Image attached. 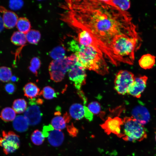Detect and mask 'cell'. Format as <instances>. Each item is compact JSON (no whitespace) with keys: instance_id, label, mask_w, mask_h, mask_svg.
Returning <instances> with one entry per match:
<instances>
[{"instance_id":"obj_4","label":"cell","mask_w":156,"mask_h":156,"mask_svg":"<svg viewBox=\"0 0 156 156\" xmlns=\"http://www.w3.org/2000/svg\"><path fill=\"white\" fill-rule=\"evenodd\" d=\"M77 61V57L74 54L69 56H65L61 59L51 61L49 67L51 79L56 82L62 81L66 73Z\"/></svg>"},{"instance_id":"obj_33","label":"cell","mask_w":156,"mask_h":156,"mask_svg":"<svg viewBox=\"0 0 156 156\" xmlns=\"http://www.w3.org/2000/svg\"><path fill=\"white\" fill-rule=\"evenodd\" d=\"M6 91L9 94H12L16 90V87L15 85L11 83L6 84L5 86Z\"/></svg>"},{"instance_id":"obj_11","label":"cell","mask_w":156,"mask_h":156,"mask_svg":"<svg viewBox=\"0 0 156 156\" xmlns=\"http://www.w3.org/2000/svg\"><path fill=\"white\" fill-rule=\"evenodd\" d=\"M0 12L3 14L2 18L5 28L11 29L16 25L18 18L15 12L1 6H0Z\"/></svg>"},{"instance_id":"obj_16","label":"cell","mask_w":156,"mask_h":156,"mask_svg":"<svg viewBox=\"0 0 156 156\" xmlns=\"http://www.w3.org/2000/svg\"><path fill=\"white\" fill-rule=\"evenodd\" d=\"M24 95L30 99L39 95L40 89L34 83L29 82L26 84L23 88Z\"/></svg>"},{"instance_id":"obj_38","label":"cell","mask_w":156,"mask_h":156,"mask_svg":"<svg viewBox=\"0 0 156 156\" xmlns=\"http://www.w3.org/2000/svg\"><path fill=\"white\" fill-rule=\"evenodd\" d=\"M10 80L12 82H15L18 80L19 78L17 77L14 75L11 77Z\"/></svg>"},{"instance_id":"obj_1","label":"cell","mask_w":156,"mask_h":156,"mask_svg":"<svg viewBox=\"0 0 156 156\" xmlns=\"http://www.w3.org/2000/svg\"><path fill=\"white\" fill-rule=\"evenodd\" d=\"M68 3L69 22L79 31L88 32L109 61L115 41L121 36L137 30L129 12L107 0L69 1Z\"/></svg>"},{"instance_id":"obj_37","label":"cell","mask_w":156,"mask_h":156,"mask_svg":"<svg viewBox=\"0 0 156 156\" xmlns=\"http://www.w3.org/2000/svg\"><path fill=\"white\" fill-rule=\"evenodd\" d=\"M4 27L2 18L0 16V32L3 30Z\"/></svg>"},{"instance_id":"obj_8","label":"cell","mask_w":156,"mask_h":156,"mask_svg":"<svg viewBox=\"0 0 156 156\" xmlns=\"http://www.w3.org/2000/svg\"><path fill=\"white\" fill-rule=\"evenodd\" d=\"M148 79L145 75L135 77L134 81L128 88L127 93L134 97L140 98L146 87Z\"/></svg>"},{"instance_id":"obj_13","label":"cell","mask_w":156,"mask_h":156,"mask_svg":"<svg viewBox=\"0 0 156 156\" xmlns=\"http://www.w3.org/2000/svg\"><path fill=\"white\" fill-rule=\"evenodd\" d=\"M47 137L50 144L55 147L61 145L64 139V134L61 130L54 129L49 131Z\"/></svg>"},{"instance_id":"obj_35","label":"cell","mask_w":156,"mask_h":156,"mask_svg":"<svg viewBox=\"0 0 156 156\" xmlns=\"http://www.w3.org/2000/svg\"><path fill=\"white\" fill-rule=\"evenodd\" d=\"M84 107L85 118L89 121H91L93 119V114L90 111L87 107L84 105Z\"/></svg>"},{"instance_id":"obj_29","label":"cell","mask_w":156,"mask_h":156,"mask_svg":"<svg viewBox=\"0 0 156 156\" xmlns=\"http://www.w3.org/2000/svg\"><path fill=\"white\" fill-rule=\"evenodd\" d=\"M12 71L10 68L5 66L0 67V80L3 82L9 81L12 77Z\"/></svg>"},{"instance_id":"obj_15","label":"cell","mask_w":156,"mask_h":156,"mask_svg":"<svg viewBox=\"0 0 156 156\" xmlns=\"http://www.w3.org/2000/svg\"><path fill=\"white\" fill-rule=\"evenodd\" d=\"M156 57L150 54L147 53L142 55L138 62L140 66L144 69L152 68L155 64Z\"/></svg>"},{"instance_id":"obj_31","label":"cell","mask_w":156,"mask_h":156,"mask_svg":"<svg viewBox=\"0 0 156 156\" xmlns=\"http://www.w3.org/2000/svg\"><path fill=\"white\" fill-rule=\"evenodd\" d=\"M30 64V66L29 67V70L37 71L40 67L41 62L39 58L35 57L31 59Z\"/></svg>"},{"instance_id":"obj_2","label":"cell","mask_w":156,"mask_h":156,"mask_svg":"<svg viewBox=\"0 0 156 156\" xmlns=\"http://www.w3.org/2000/svg\"><path fill=\"white\" fill-rule=\"evenodd\" d=\"M69 49L74 53L77 61L85 69L101 74L108 72L107 64L103 54L94 47L80 44L75 40L69 42Z\"/></svg>"},{"instance_id":"obj_21","label":"cell","mask_w":156,"mask_h":156,"mask_svg":"<svg viewBox=\"0 0 156 156\" xmlns=\"http://www.w3.org/2000/svg\"><path fill=\"white\" fill-rule=\"evenodd\" d=\"M16 113L13 109L10 107H6L1 111L0 117L2 120L5 122L12 121L16 118Z\"/></svg>"},{"instance_id":"obj_28","label":"cell","mask_w":156,"mask_h":156,"mask_svg":"<svg viewBox=\"0 0 156 156\" xmlns=\"http://www.w3.org/2000/svg\"><path fill=\"white\" fill-rule=\"evenodd\" d=\"M45 137L43 133L38 129L35 130L31 136V139L32 142L35 145H40L43 142Z\"/></svg>"},{"instance_id":"obj_12","label":"cell","mask_w":156,"mask_h":156,"mask_svg":"<svg viewBox=\"0 0 156 156\" xmlns=\"http://www.w3.org/2000/svg\"><path fill=\"white\" fill-rule=\"evenodd\" d=\"M132 117L143 125L146 123L150 119L148 112L142 106H139L134 108L132 111Z\"/></svg>"},{"instance_id":"obj_32","label":"cell","mask_w":156,"mask_h":156,"mask_svg":"<svg viewBox=\"0 0 156 156\" xmlns=\"http://www.w3.org/2000/svg\"><path fill=\"white\" fill-rule=\"evenodd\" d=\"M24 4V2L22 0H10L9 2L10 8L14 10L21 9Z\"/></svg>"},{"instance_id":"obj_24","label":"cell","mask_w":156,"mask_h":156,"mask_svg":"<svg viewBox=\"0 0 156 156\" xmlns=\"http://www.w3.org/2000/svg\"><path fill=\"white\" fill-rule=\"evenodd\" d=\"M111 5L123 11H127L129 8L131 2L129 0H107Z\"/></svg>"},{"instance_id":"obj_3","label":"cell","mask_w":156,"mask_h":156,"mask_svg":"<svg viewBox=\"0 0 156 156\" xmlns=\"http://www.w3.org/2000/svg\"><path fill=\"white\" fill-rule=\"evenodd\" d=\"M124 139L132 142H140L146 138L147 131L143 125L132 116L123 120Z\"/></svg>"},{"instance_id":"obj_20","label":"cell","mask_w":156,"mask_h":156,"mask_svg":"<svg viewBox=\"0 0 156 156\" xmlns=\"http://www.w3.org/2000/svg\"><path fill=\"white\" fill-rule=\"evenodd\" d=\"M16 26L19 31L25 34L31 30L30 23L29 20L25 17H20L18 18Z\"/></svg>"},{"instance_id":"obj_39","label":"cell","mask_w":156,"mask_h":156,"mask_svg":"<svg viewBox=\"0 0 156 156\" xmlns=\"http://www.w3.org/2000/svg\"><path fill=\"white\" fill-rule=\"evenodd\" d=\"M36 102L37 104H42L43 103V101L41 99H38L36 100Z\"/></svg>"},{"instance_id":"obj_19","label":"cell","mask_w":156,"mask_h":156,"mask_svg":"<svg viewBox=\"0 0 156 156\" xmlns=\"http://www.w3.org/2000/svg\"><path fill=\"white\" fill-rule=\"evenodd\" d=\"M11 41L14 44L21 46H24L27 41L25 34L19 31H15L13 34Z\"/></svg>"},{"instance_id":"obj_30","label":"cell","mask_w":156,"mask_h":156,"mask_svg":"<svg viewBox=\"0 0 156 156\" xmlns=\"http://www.w3.org/2000/svg\"><path fill=\"white\" fill-rule=\"evenodd\" d=\"M87 107L93 114H98L101 111L100 105L97 102L94 101L90 103Z\"/></svg>"},{"instance_id":"obj_40","label":"cell","mask_w":156,"mask_h":156,"mask_svg":"<svg viewBox=\"0 0 156 156\" xmlns=\"http://www.w3.org/2000/svg\"><path fill=\"white\" fill-rule=\"evenodd\" d=\"M155 139L156 141V132H155Z\"/></svg>"},{"instance_id":"obj_26","label":"cell","mask_w":156,"mask_h":156,"mask_svg":"<svg viewBox=\"0 0 156 156\" xmlns=\"http://www.w3.org/2000/svg\"><path fill=\"white\" fill-rule=\"evenodd\" d=\"M66 122L63 117L57 116L54 117L51 121V125L54 129L60 130L66 127Z\"/></svg>"},{"instance_id":"obj_9","label":"cell","mask_w":156,"mask_h":156,"mask_svg":"<svg viewBox=\"0 0 156 156\" xmlns=\"http://www.w3.org/2000/svg\"><path fill=\"white\" fill-rule=\"evenodd\" d=\"M36 103L30 104L25 112L24 116L27 120L29 124L35 125L38 124L40 121L42 114L40 107Z\"/></svg>"},{"instance_id":"obj_27","label":"cell","mask_w":156,"mask_h":156,"mask_svg":"<svg viewBox=\"0 0 156 156\" xmlns=\"http://www.w3.org/2000/svg\"><path fill=\"white\" fill-rule=\"evenodd\" d=\"M57 93L54 89L50 86L44 87L39 94V95H42L44 98L47 99H51L57 97Z\"/></svg>"},{"instance_id":"obj_22","label":"cell","mask_w":156,"mask_h":156,"mask_svg":"<svg viewBox=\"0 0 156 156\" xmlns=\"http://www.w3.org/2000/svg\"><path fill=\"white\" fill-rule=\"evenodd\" d=\"M27 41L32 44H36L41 38L40 32L37 30H30L25 34Z\"/></svg>"},{"instance_id":"obj_36","label":"cell","mask_w":156,"mask_h":156,"mask_svg":"<svg viewBox=\"0 0 156 156\" xmlns=\"http://www.w3.org/2000/svg\"><path fill=\"white\" fill-rule=\"evenodd\" d=\"M63 117L66 123H68L70 120V116L67 112L64 114Z\"/></svg>"},{"instance_id":"obj_23","label":"cell","mask_w":156,"mask_h":156,"mask_svg":"<svg viewBox=\"0 0 156 156\" xmlns=\"http://www.w3.org/2000/svg\"><path fill=\"white\" fill-rule=\"evenodd\" d=\"M27 107V102L24 99H19L15 100L13 103V109L17 113H23L26 110Z\"/></svg>"},{"instance_id":"obj_5","label":"cell","mask_w":156,"mask_h":156,"mask_svg":"<svg viewBox=\"0 0 156 156\" xmlns=\"http://www.w3.org/2000/svg\"><path fill=\"white\" fill-rule=\"evenodd\" d=\"M2 136L0 137V146L5 155L13 153L19 147V136L12 131H3Z\"/></svg>"},{"instance_id":"obj_25","label":"cell","mask_w":156,"mask_h":156,"mask_svg":"<svg viewBox=\"0 0 156 156\" xmlns=\"http://www.w3.org/2000/svg\"><path fill=\"white\" fill-rule=\"evenodd\" d=\"M65 54L64 48L58 46L53 49L49 53L50 56L54 60H57L64 58Z\"/></svg>"},{"instance_id":"obj_17","label":"cell","mask_w":156,"mask_h":156,"mask_svg":"<svg viewBox=\"0 0 156 156\" xmlns=\"http://www.w3.org/2000/svg\"><path fill=\"white\" fill-rule=\"evenodd\" d=\"M29 122L26 118L22 115L16 116L14 120L13 125L14 128L19 132L26 131L29 126Z\"/></svg>"},{"instance_id":"obj_7","label":"cell","mask_w":156,"mask_h":156,"mask_svg":"<svg viewBox=\"0 0 156 156\" xmlns=\"http://www.w3.org/2000/svg\"><path fill=\"white\" fill-rule=\"evenodd\" d=\"M68 71L70 80L73 82L78 90H80L82 86L85 83L86 76L85 69L77 61Z\"/></svg>"},{"instance_id":"obj_6","label":"cell","mask_w":156,"mask_h":156,"mask_svg":"<svg viewBox=\"0 0 156 156\" xmlns=\"http://www.w3.org/2000/svg\"><path fill=\"white\" fill-rule=\"evenodd\" d=\"M135 76L131 72L121 70L117 74L114 81V88L119 94L125 95L127 93L129 87L134 80Z\"/></svg>"},{"instance_id":"obj_10","label":"cell","mask_w":156,"mask_h":156,"mask_svg":"<svg viewBox=\"0 0 156 156\" xmlns=\"http://www.w3.org/2000/svg\"><path fill=\"white\" fill-rule=\"evenodd\" d=\"M123 124V120L119 117L109 118L103 124L102 127L108 133L120 135L121 126Z\"/></svg>"},{"instance_id":"obj_18","label":"cell","mask_w":156,"mask_h":156,"mask_svg":"<svg viewBox=\"0 0 156 156\" xmlns=\"http://www.w3.org/2000/svg\"><path fill=\"white\" fill-rule=\"evenodd\" d=\"M69 112L73 118L76 120L81 119L84 116V106L79 103H75L70 107Z\"/></svg>"},{"instance_id":"obj_14","label":"cell","mask_w":156,"mask_h":156,"mask_svg":"<svg viewBox=\"0 0 156 156\" xmlns=\"http://www.w3.org/2000/svg\"><path fill=\"white\" fill-rule=\"evenodd\" d=\"M79 31L77 41L80 44L92 46L101 53L95 40L88 32L83 30Z\"/></svg>"},{"instance_id":"obj_34","label":"cell","mask_w":156,"mask_h":156,"mask_svg":"<svg viewBox=\"0 0 156 156\" xmlns=\"http://www.w3.org/2000/svg\"><path fill=\"white\" fill-rule=\"evenodd\" d=\"M67 129L69 134L73 136L76 135L77 133V130L73 126L72 124L70 125H68L67 126Z\"/></svg>"}]
</instances>
